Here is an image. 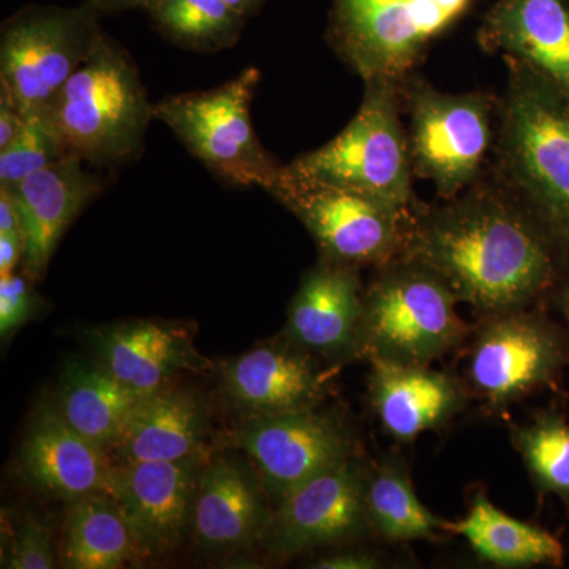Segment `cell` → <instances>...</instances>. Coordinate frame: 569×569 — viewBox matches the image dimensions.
Listing matches in <instances>:
<instances>
[{
    "label": "cell",
    "mask_w": 569,
    "mask_h": 569,
    "mask_svg": "<svg viewBox=\"0 0 569 569\" xmlns=\"http://www.w3.org/2000/svg\"><path fill=\"white\" fill-rule=\"evenodd\" d=\"M553 246L533 213L488 173L458 197L411 208L399 257L440 277L479 316L527 309L556 279Z\"/></svg>",
    "instance_id": "1"
},
{
    "label": "cell",
    "mask_w": 569,
    "mask_h": 569,
    "mask_svg": "<svg viewBox=\"0 0 569 569\" xmlns=\"http://www.w3.org/2000/svg\"><path fill=\"white\" fill-rule=\"evenodd\" d=\"M503 61L490 173L569 252V99L523 63Z\"/></svg>",
    "instance_id": "2"
},
{
    "label": "cell",
    "mask_w": 569,
    "mask_h": 569,
    "mask_svg": "<svg viewBox=\"0 0 569 569\" xmlns=\"http://www.w3.org/2000/svg\"><path fill=\"white\" fill-rule=\"evenodd\" d=\"M50 114L69 156L92 168H114L142 152L153 104L132 56L103 32Z\"/></svg>",
    "instance_id": "3"
},
{
    "label": "cell",
    "mask_w": 569,
    "mask_h": 569,
    "mask_svg": "<svg viewBox=\"0 0 569 569\" xmlns=\"http://www.w3.org/2000/svg\"><path fill=\"white\" fill-rule=\"evenodd\" d=\"M400 84L415 178L433 183L438 200L458 197L488 173L500 97L438 91L418 73Z\"/></svg>",
    "instance_id": "4"
},
{
    "label": "cell",
    "mask_w": 569,
    "mask_h": 569,
    "mask_svg": "<svg viewBox=\"0 0 569 569\" xmlns=\"http://www.w3.org/2000/svg\"><path fill=\"white\" fill-rule=\"evenodd\" d=\"M458 298L425 266L397 257L365 288L362 358L427 365L466 339Z\"/></svg>",
    "instance_id": "5"
},
{
    "label": "cell",
    "mask_w": 569,
    "mask_h": 569,
    "mask_svg": "<svg viewBox=\"0 0 569 569\" xmlns=\"http://www.w3.org/2000/svg\"><path fill=\"white\" fill-rule=\"evenodd\" d=\"M400 82L388 78L366 81L362 102L346 129L288 164L318 181L411 208L417 198Z\"/></svg>",
    "instance_id": "6"
},
{
    "label": "cell",
    "mask_w": 569,
    "mask_h": 569,
    "mask_svg": "<svg viewBox=\"0 0 569 569\" xmlns=\"http://www.w3.org/2000/svg\"><path fill=\"white\" fill-rule=\"evenodd\" d=\"M475 0H335L326 40L362 81H402L430 47L473 9Z\"/></svg>",
    "instance_id": "7"
},
{
    "label": "cell",
    "mask_w": 569,
    "mask_h": 569,
    "mask_svg": "<svg viewBox=\"0 0 569 569\" xmlns=\"http://www.w3.org/2000/svg\"><path fill=\"white\" fill-rule=\"evenodd\" d=\"M261 73L253 67L208 91L178 93L153 104L194 159L220 181L268 190L282 164L254 133L252 103Z\"/></svg>",
    "instance_id": "8"
},
{
    "label": "cell",
    "mask_w": 569,
    "mask_h": 569,
    "mask_svg": "<svg viewBox=\"0 0 569 569\" xmlns=\"http://www.w3.org/2000/svg\"><path fill=\"white\" fill-rule=\"evenodd\" d=\"M266 192L305 224L323 260L358 269L378 268L402 252L413 206L403 208L318 181L290 164H282Z\"/></svg>",
    "instance_id": "9"
},
{
    "label": "cell",
    "mask_w": 569,
    "mask_h": 569,
    "mask_svg": "<svg viewBox=\"0 0 569 569\" xmlns=\"http://www.w3.org/2000/svg\"><path fill=\"white\" fill-rule=\"evenodd\" d=\"M88 2L28 6L0 32V100L22 116L48 112L103 31Z\"/></svg>",
    "instance_id": "10"
},
{
    "label": "cell",
    "mask_w": 569,
    "mask_h": 569,
    "mask_svg": "<svg viewBox=\"0 0 569 569\" xmlns=\"http://www.w3.org/2000/svg\"><path fill=\"white\" fill-rule=\"evenodd\" d=\"M369 470L353 455L288 493L276 505L263 538L269 552L291 559L373 535L366 507Z\"/></svg>",
    "instance_id": "11"
},
{
    "label": "cell",
    "mask_w": 569,
    "mask_h": 569,
    "mask_svg": "<svg viewBox=\"0 0 569 569\" xmlns=\"http://www.w3.org/2000/svg\"><path fill=\"white\" fill-rule=\"evenodd\" d=\"M481 318L468 381L489 407H507L559 373L563 347L541 317L519 309Z\"/></svg>",
    "instance_id": "12"
},
{
    "label": "cell",
    "mask_w": 569,
    "mask_h": 569,
    "mask_svg": "<svg viewBox=\"0 0 569 569\" xmlns=\"http://www.w3.org/2000/svg\"><path fill=\"white\" fill-rule=\"evenodd\" d=\"M236 445L253 460L276 505L326 468L356 455L346 426L317 408L252 415L236 432Z\"/></svg>",
    "instance_id": "13"
},
{
    "label": "cell",
    "mask_w": 569,
    "mask_h": 569,
    "mask_svg": "<svg viewBox=\"0 0 569 569\" xmlns=\"http://www.w3.org/2000/svg\"><path fill=\"white\" fill-rule=\"evenodd\" d=\"M365 287L353 266L320 261L302 277L284 339L326 361L362 358Z\"/></svg>",
    "instance_id": "14"
},
{
    "label": "cell",
    "mask_w": 569,
    "mask_h": 569,
    "mask_svg": "<svg viewBox=\"0 0 569 569\" xmlns=\"http://www.w3.org/2000/svg\"><path fill=\"white\" fill-rule=\"evenodd\" d=\"M203 455L176 462H134L116 466L111 496L148 556L171 550L192 527L194 497Z\"/></svg>",
    "instance_id": "15"
},
{
    "label": "cell",
    "mask_w": 569,
    "mask_h": 569,
    "mask_svg": "<svg viewBox=\"0 0 569 569\" xmlns=\"http://www.w3.org/2000/svg\"><path fill=\"white\" fill-rule=\"evenodd\" d=\"M20 212L26 254L22 272L43 279L62 236L103 189L96 168L74 156L41 168L21 182L7 186Z\"/></svg>",
    "instance_id": "16"
},
{
    "label": "cell",
    "mask_w": 569,
    "mask_h": 569,
    "mask_svg": "<svg viewBox=\"0 0 569 569\" xmlns=\"http://www.w3.org/2000/svg\"><path fill=\"white\" fill-rule=\"evenodd\" d=\"M329 369L290 340L253 348L222 366L224 391L252 415L312 410L328 392Z\"/></svg>",
    "instance_id": "17"
},
{
    "label": "cell",
    "mask_w": 569,
    "mask_h": 569,
    "mask_svg": "<svg viewBox=\"0 0 569 569\" xmlns=\"http://www.w3.org/2000/svg\"><path fill=\"white\" fill-rule=\"evenodd\" d=\"M477 40L482 51L516 59L569 99V0H497Z\"/></svg>",
    "instance_id": "18"
},
{
    "label": "cell",
    "mask_w": 569,
    "mask_h": 569,
    "mask_svg": "<svg viewBox=\"0 0 569 569\" xmlns=\"http://www.w3.org/2000/svg\"><path fill=\"white\" fill-rule=\"evenodd\" d=\"M18 466L29 485L51 497L73 501L112 493L116 463L110 452L78 433L58 410L33 419Z\"/></svg>",
    "instance_id": "19"
},
{
    "label": "cell",
    "mask_w": 569,
    "mask_h": 569,
    "mask_svg": "<svg viewBox=\"0 0 569 569\" xmlns=\"http://www.w3.org/2000/svg\"><path fill=\"white\" fill-rule=\"evenodd\" d=\"M369 396L385 430L397 441L417 440L462 410V385L427 365L369 359Z\"/></svg>",
    "instance_id": "20"
},
{
    "label": "cell",
    "mask_w": 569,
    "mask_h": 569,
    "mask_svg": "<svg viewBox=\"0 0 569 569\" xmlns=\"http://www.w3.org/2000/svg\"><path fill=\"white\" fill-rule=\"evenodd\" d=\"M92 342L100 365L142 396L167 388L179 373L211 367L178 325L133 321L93 332Z\"/></svg>",
    "instance_id": "21"
},
{
    "label": "cell",
    "mask_w": 569,
    "mask_h": 569,
    "mask_svg": "<svg viewBox=\"0 0 569 569\" xmlns=\"http://www.w3.org/2000/svg\"><path fill=\"white\" fill-rule=\"evenodd\" d=\"M257 479L233 460H206L194 497V541L206 550L252 546L264 538L272 512Z\"/></svg>",
    "instance_id": "22"
},
{
    "label": "cell",
    "mask_w": 569,
    "mask_h": 569,
    "mask_svg": "<svg viewBox=\"0 0 569 569\" xmlns=\"http://www.w3.org/2000/svg\"><path fill=\"white\" fill-rule=\"evenodd\" d=\"M204 433L200 400L189 392L163 388L142 397L110 456L116 466L176 462L203 455Z\"/></svg>",
    "instance_id": "23"
},
{
    "label": "cell",
    "mask_w": 569,
    "mask_h": 569,
    "mask_svg": "<svg viewBox=\"0 0 569 569\" xmlns=\"http://www.w3.org/2000/svg\"><path fill=\"white\" fill-rule=\"evenodd\" d=\"M142 397L100 362H70L62 376L58 411L78 433L110 452Z\"/></svg>",
    "instance_id": "24"
},
{
    "label": "cell",
    "mask_w": 569,
    "mask_h": 569,
    "mask_svg": "<svg viewBox=\"0 0 569 569\" xmlns=\"http://www.w3.org/2000/svg\"><path fill=\"white\" fill-rule=\"evenodd\" d=\"M148 557L137 533L110 493L71 501L63 523V567L116 569Z\"/></svg>",
    "instance_id": "25"
},
{
    "label": "cell",
    "mask_w": 569,
    "mask_h": 569,
    "mask_svg": "<svg viewBox=\"0 0 569 569\" xmlns=\"http://www.w3.org/2000/svg\"><path fill=\"white\" fill-rule=\"evenodd\" d=\"M449 531L460 535L479 559L496 567L563 565L565 549L559 539L541 527L511 518L481 493L471 500L466 518L449 523Z\"/></svg>",
    "instance_id": "26"
},
{
    "label": "cell",
    "mask_w": 569,
    "mask_h": 569,
    "mask_svg": "<svg viewBox=\"0 0 569 569\" xmlns=\"http://www.w3.org/2000/svg\"><path fill=\"white\" fill-rule=\"evenodd\" d=\"M366 507L373 535L385 541L437 539L443 531H449V522L438 518L419 500L406 463L395 456L370 468Z\"/></svg>",
    "instance_id": "27"
},
{
    "label": "cell",
    "mask_w": 569,
    "mask_h": 569,
    "mask_svg": "<svg viewBox=\"0 0 569 569\" xmlns=\"http://www.w3.org/2000/svg\"><path fill=\"white\" fill-rule=\"evenodd\" d=\"M148 13L170 43L206 54L234 47L247 21L227 0H159Z\"/></svg>",
    "instance_id": "28"
},
{
    "label": "cell",
    "mask_w": 569,
    "mask_h": 569,
    "mask_svg": "<svg viewBox=\"0 0 569 569\" xmlns=\"http://www.w3.org/2000/svg\"><path fill=\"white\" fill-rule=\"evenodd\" d=\"M511 437L538 489L568 501L569 422L557 415H541L530 425L516 427Z\"/></svg>",
    "instance_id": "29"
},
{
    "label": "cell",
    "mask_w": 569,
    "mask_h": 569,
    "mask_svg": "<svg viewBox=\"0 0 569 569\" xmlns=\"http://www.w3.org/2000/svg\"><path fill=\"white\" fill-rule=\"evenodd\" d=\"M67 156L50 111L28 116L17 140L0 151V186H14Z\"/></svg>",
    "instance_id": "30"
},
{
    "label": "cell",
    "mask_w": 569,
    "mask_h": 569,
    "mask_svg": "<svg viewBox=\"0 0 569 569\" xmlns=\"http://www.w3.org/2000/svg\"><path fill=\"white\" fill-rule=\"evenodd\" d=\"M2 567L9 569H51L56 567L51 531L33 516H26L10 531Z\"/></svg>",
    "instance_id": "31"
},
{
    "label": "cell",
    "mask_w": 569,
    "mask_h": 569,
    "mask_svg": "<svg viewBox=\"0 0 569 569\" xmlns=\"http://www.w3.org/2000/svg\"><path fill=\"white\" fill-rule=\"evenodd\" d=\"M36 298L32 280L24 272L0 276V336L3 340L28 323L36 310Z\"/></svg>",
    "instance_id": "32"
},
{
    "label": "cell",
    "mask_w": 569,
    "mask_h": 569,
    "mask_svg": "<svg viewBox=\"0 0 569 569\" xmlns=\"http://www.w3.org/2000/svg\"><path fill=\"white\" fill-rule=\"evenodd\" d=\"M381 560L369 550L350 549L323 557L312 565L317 569H373L380 568Z\"/></svg>",
    "instance_id": "33"
},
{
    "label": "cell",
    "mask_w": 569,
    "mask_h": 569,
    "mask_svg": "<svg viewBox=\"0 0 569 569\" xmlns=\"http://www.w3.org/2000/svg\"><path fill=\"white\" fill-rule=\"evenodd\" d=\"M24 236L0 233V276H9L18 264L24 261Z\"/></svg>",
    "instance_id": "34"
},
{
    "label": "cell",
    "mask_w": 569,
    "mask_h": 569,
    "mask_svg": "<svg viewBox=\"0 0 569 569\" xmlns=\"http://www.w3.org/2000/svg\"><path fill=\"white\" fill-rule=\"evenodd\" d=\"M26 123V116H22L17 108L0 100V151L9 148L11 142L17 140Z\"/></svg>",
    "instance_id": "35"
},
{
    "label": "cell",
    "mask_w": 569,
    "mask_h": 569,
    "mask_svg": "<svg viewBox=\"0 0 569 569\" xmlns=\"http://www.w3.org/2000/svg\"><path fill=\"white\" fill-rule=\"evenodd\" d=\"M0 233L22 234L20 212L7 186H0Z\"/></svg>",
    "instance_id": "36"
},
{
    "label": "cell",
    "mask_w": 569,
    "mask_h": 569,
    "mask_svg": "<svg viewBox=\"0 0 569 569\" xmlns=\"http://www.w3.org/2000/svg\"><path fill=\"white\" fill-rule=\"evenodd\" d=\"M100 17L126 10H146L156 6L159 0H86Z\"/></svg>",
    "instance_id": "37"
},
{
    "label": "cell",
    "mask_w": 569,
    "mask_h": 569,
    "mask_svg": "<svg viewBox=\"0 0 569 569\" xmlns=\"http://www.w3.org/2000/svg\"><path fill=\"white\" fill-rule=\"evenodd\" d=\"M227 2L230 3L239 14H242L244 18H250L260 11L266 0H227Z\"/></svg>",
    "instance_id": "38"
},
{
    "label": "cell",
    "mask_w": 569,
    "mask_h": 569,
    "mask_svg": "<svg viewBox=\"0 0 569 569\" xmlns=\"http://www.w3.org/2000/svg\"><path fill=\"white\" fill-rule=\"evenodd\" d=\"M560 305L561 310H563V316L567 317L569 325V283L563 288V291H561Z\"/></svg>",
    "instance_id": "39"
}]
</instances>
